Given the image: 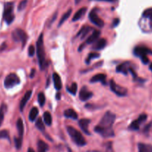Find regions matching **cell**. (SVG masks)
I'll use <instances>...</instances> for the list:
<instances>
[{
	"label": "cell",
	"mask_w": 152,
	"mask_h": 152,
	"mask_svg": "<svg viewBox=\"0 0 152 152\" xmlns=\"http://www.w3.org/2000/svg\"><path fill=\"white\" fill-rule=\"evenodd\" d=\"M116 120V115L110 111H107L103 116L98 125L95 127V132L104 137H111L114 136L113 126Z\"/></svg>",
	"instance_id": "6da1fadb"
},
{
	"label": "cell",
	"mask_w": 152,
	"mask_h": 152,
	"mask_svg": "<svg viewBox=\"0 0 152 152\" xmlns=\"http://www.w3.org/2000/svg\"><path fill=\"white\" fill-rule=\"evenodd\" d=\"M37 55L38 58L39 65L41 70H44L46 68V53H45L44 45H43V36L40 34L37 42Z\"/></svg>",
	"instance_id": "7a4b0ae2"
},
{
	"label": "cell",
	"mask_w": 152,
	"mask_h": 152,
	"mask_svg": "<svg viewBox=\"0 0 152 152\" xmlns=\"http://www.w3.org/2000/svg\"><path fill=\"white\" fill-rule=\"evenodd\" d=\"M66 129L67 132L69 134V136L71 137L72 140L75 142V143H76L79 146H83V145H86V140H85V138L83 137L82 134L79 131L76 130L75 129H74L72 126H68Z\"/></svg>",
	"instance_id": "3957f363"
},
{
	"label": "cell",
	"mask_w": 152,
	"mask_h": 152,
	"mask_svg": "<svg viewBox=\"0 0 152 152\" xmlns=\"http://www.w3.org/2000/svg\"><path fill=\"white\" fill-rule=\"evenodd\" d=\"M13 3L7 2L4 4V13H3V18L7 24H10L14 19V15H13Z\"/></svg>",
	"instance_id": "277c9868"
},
{
	"label": "cell",
	"mask_w": 152,
	"mask_h": 152,
	"mask_svg": "<svg viewBox=\"0 0 152 152\" xmlns=\"http://www.w3.org/2000/svg\"><path fill=\"white\" fill-rule=\"evenodd\" d=\"M20 83L19 77L15 74H10L6 77L4 81V87L6 88H11Z\"/></svg>",
	"instance_id": "5b68a950"
},
{
	"label": "cell",
	"mask_w": 152,
	"mask_h": 152,
	"mask_svg": "<svg viewBox=\"0 0 152 152\" xmlns=\"http://www.w3.org/2000/svg\"><path fill=\"white\" fill-rule=\"evenodd\" d=\"M12 37L15 42H21L23 46L25 45L27 38H28L26 33L22 31V29H19V28L13 31V32L12 33Z\"/></svg>",
	"instance_id": "8992f818"
},
{
	"label": "cell",
	"mask_w": 152,
	"mask_h": 152,
	"mask_svg": "<svg viewBox=\"0 0 152 152\" xmlns=\"http://www.w3.org/2000/svg\"><path fill=\"white\" fill-rule=\"evenodd\" d=\"M110 89L113 92H114L116 95L119 96H125L127 94V89L125 88L121 87L119 85L116 84L113 80H110Z\"/></svg>",
	"instance_id": "52a82bcc"
},
{
	"label": "cell",
	"mask_w": 152,
	"mask_h": 152,
	"mask_svg": "<svg viewBox=\"0 0 152 152\" xmlns=\"http://www.w3.org/2000/svg\"><path fill=\"white\" fill-rule=\"evenodd\" d=\"M89 20H90L94 25L99 27V28H102V27L104 25V22H103V20L98 17V16L96 13V11H95V10H92V11L89 13Z\"/></svg>",
	"instance_id": "ba28073f"
},
{
	"label": "cell",
	"mask_w": 152,
	"mask_h": 152,
	"mask_svg": "<svg viewBox=\"0 0 152 152\" xmlns=\"http://www.w3.org/2000/svg\"><path fill=\"white\" fill-rule=\"evenodd\" d=\"M146 119H147V115L146 114H142L139 117V118L137 120H134V122L131 123V126H129V129L133 131H137L139 129L140 124L145 121Z\"/></svg>",
	"instance_id": "9c48e42d"
},
{
	"label": "cell",
	"mask_w": 152,
	"mask_h": 152,
	"mask_svg": "<svg viewBox=\"0 0 152 152\" xmlns=\"http://www.w3.org/2000/svg\"><path fill=\"white\" fill-rule=\"evenodd\" d=\"M92 96V93L89 91L86 87H83L79 93V98L81 101H86Z\"/></svg>",
	"instance_id": "30bf717a"
},
{
	"label": "cell",
	"mask_w": 152,
	"mask_h": 152,
	"mask_svg": "<svg viewBox=\"0 0 152 152\" xmlns=\"http://www.w3.org/2000/svg\"><path fill=\"white\" fill-rule=\"evenodd\" d=\"M150 52V50L145 47H137L134 48V53L136 56H139V57H143V56H146V55Z\"/></svg>",
	"instance_id": "8fae6325"
},
{
	"label": "cell",
	"mask_w": 152,
	"mask_h": 152,
	"mask_svg": "<svg viewBox=\"0 0 152 152\" xmlns=\"http://www.w3.org/2000/svg\"><path fill=\"white\" fill-rule=\"evenodd\" d=\"M90 123V120H87V119H82L79 121L78 124L80 128L81 129V130L84 132L86 134H90L89 130H88V128H89V124Z\"/></svg>",
	"instance_id": "7c38bea8"
},
{
	"label": "cell",
	"mask_w": 152,
	"mask_h": 152,
	"mask_svg": "<svg viewBox=\"0 0 152 152\" xmlns=\"http://www.w3.org/2000/svg\"><path fill=\"white\" fill-rule=\"evenodd\" d=\"M31 94H32V91H31V90L28 91L25 94V95H24L23 97H22V100H21V102H20V105H19V108H20L21 111H23V109H24V108H25V105H26L27 102H28V99L31 98Z\"/></svg>",
	"instance_id": "4fadbf2b"
},
{
	"label": "cell",
	"mask_w": 152,
	"mask_h": 152,
	"mask_svg": "<svg viewBox=\"0 0 152 152\" xmlns=\"http://www.w3.org/2000/svg\"><path fill=\"white\" fill-rule=\"evenodd\" d=\"M100 36V31L98 30H94L92 34L86 39V44H92V43L95 42L98 40V37Z\"/></svg>",
	"instance_id": "5bb4252c"
},
{
	"label": "cell",
	"mask_w": 152,
	"mask_h": 152,
	"mask_svg": "<svg viewBox=\"0 0 152 152\" xmlns=\"http://www.w3.org/2000/svg\"><path fill=\"white\" fill-rule=\"evenodd\" d=\"M53 81L55 88L58 91L61 90L62 88V82H61V79L59 74H58L57 73H55L53 74Z\"/></svg>",
	"instance_id": "9a60e30c"
},
{
	"label": "cell",
	"mask_w": 152,
	"mask_h": 152,
	"mask_svg": "<svg viewBox=\"0 0 152 152\" xmlns=\"http://www.w3.org/2000/svg\"><path fill=\"white\" fill-rule=\"evenodd\" d=\"M106 45H107V41H106V39H100L97 40V41L95 42L92 48L95 49V50H101V49H103L105 47Z\"/></svg>",
	"instance_id": "2e32d148"
},
{
	"label": "cell",
	"mask_w": 152,
	"mask_h": 152,
	"mask_svg": "<svg viewBox=\"0 0 152 152\" xmlns=\"http://www.w3.org/2000/svg\"><path fill=\"white\" fill-rule=\"evenodd\" d=\"M106 80V75L104 74H98L96 75L93 76L90 80L91 83H96V82H101L104 83Z\"/></svg>",
	"instance_id": "e0dca14e"
},
{
	"label": "cell",
	"mask_w": 152,
	"mask_h": 152,
	"mask_svg": "<svg viewBox=\"0 0 152 152\" xmlns=\"http://www.w3.org/2000/svg\"><path fill=\"white\" fill-rule=\"evenodd\" d=\"M86 11V7H81V8L79 9V10L76 12L75 14L74 15V16H73V18H72L73 22H75V21L79 20V19H80V18H81L82 16L85 14Z\"/></svg>",
	"instance_id": "ac0fdd59"
},
{
	"label": "cell",
	"mask_w": 152,
	"mask_h": 152,
	"mask_svg": "<svg viewBox=\"0 0 152 152\" xmlns=\"http://www.w3.org/2000/svg\"><path fill=\"white\" fill-rule=\"evenodd\" d=\"M16 128H17L18 133H19V137L22 139V136H23L24 133V125L21 118H19L16 121Z\"/></svg>",
	"instance_id": "d6986e66"
},
{
	"label": "cell",
	"mask_w": 152,
	"mask_h": 152,
	"mask_svg": "<svg viewBox=\"0 0 152 152\" xmlns=\"http://www.w3.org/2000/svg\"><path fill=\"white\" fill-rule=\"evenodd\" d=\"M64 116L67 118H71L73 120H77L78 116L77 114L73 109H67L64 111Z\"/></svg>",
	"instance_id": "ffe728a7"
},
{
	"label": "cell",
	"mask_w": 152,
	"mask_h": 152,
	"mask_svg": "<svg viewBox=\"0 0 152 152\" xmlns=\"http://www.w3.org/2000/svg\"><path fill=\"white\" fill-rule=\"evenodd\" d=\"M49 150V145L43 142V140H39L37 142V151L38 152H47Z\"/></svg>",
	"instance_id": "44dd1931"
},
{
	"label": "cell",
	"mask_w": 152,
	"mask_h": 152,
	"mask_svg": "<svg viewBox=\"0 0 152 152\" xmlns=\"http://www.w3.org/2000/svg\"><path fill=\"white\" fill-rule=\"evenodd\" d=\"M128 63L127 62H125V63H122L121 65H119V66H117L116 68V71L119 73H122V74H125L127 75L128 74V71L129 70V68H128Z\"/></svg>",
	"instance_id": "7402d4cb"
},
{
	"label": "cell",
	"mask_w": 152,
	"mask_h": 152,
	"mask_svg": "<svg viewBox=\"0 0 152 152\" xmlns=\"http://www.w3.org/2000/svg\"><path fill=\"white\" fill-rule=\"evenodd\" d=\"M38 113H39V111L37 108L34 107V108H31V111H30L29 113V116H28V118H29L30 121L34 122V120H36V118H37V115H38Z\"/></svg>",
	"instance_id": "603a6c76"
},
{
	"label": "cell",
	"mask_w": 152,
	"mask_h": 152,
	"mask_svg": "<svg viewBox=\"0 0 152 152\" xmlns=\"http://www.w3.org/2000/svg\"><path fill=\"white\" fill-rule=\"evenodd\" d=\"M91 29H92V28H89V27H87V26L83 27V28H81V30L79 31L78 34H77V37L80 36L81 39H83L86 35H87V34H89V32L91 31Z\"/></svg>",
	"instance_id": "cb8c5ba5"
},
{
	"label": "cell",
	"mask_w": 152,
	"mask_h": 152,
	"mask_svg": "<svg viewBox=\"0 0 152 152\" xmlns=\"http://www.w3.org/2000/svg\"><path fill=\"white\" fill-rule=\"evenodd\" d=\"M139 152H152V148L149 145L143 143H139L138 145Z\"/></svg>",
	"instance_id": "d4e9b609"
},
{
	"label": "cell",
	"mask_w": 152,
	"mask_h": 152,
	"mask_svg": "<svg viewBox=\"0 0 152 152\" xmlns=\"http://www.w3.org/2000/svg\"><path fill=\"white\" fill-rule=\"evenodd\" d=\"M43 120H44L45 123H46L47 126H51L52 123V115H51L49 111H46L43 114Z\"/></svg>",
	"instance_id": "484cf974"
},
{
	"label": "cell",
	"mask_w": 152,
	"mask_h": 152,
	"mask_svg": "<svg viewBox=\"0 0 152 152\" xmlns=\"http://www.w3.org/2000/svg\"><path fill=\"white\" fill-rule=\"evenodd\" d=\"M72 11V9H69V10H67V11L63 15V16L61 17V20H60V22H59V25H58V26H61V25H62L64 23V22H66V21L68 19V18L69 17L70 15H71Z\"/></svg>",
	"instance_id": "4316f807"
},
{
	"label": "cell",
	"mask_w": 152,
	"mask_h": 152,
	"mask_svg": "<svg viewBox=\"0 0 152 152\" xmlns=\"http://www.w3.org/2000/svg\"><path fill=\"white\" fill-rule=\"evenodd\" d=\"M67 90H68V91L69 92V93H71L72 94H75L77 90V85L75 83H73L70 87L67 88Z\"/></svg>",
	"instance_id": "83f0119b"
},
{
	"label": "cell",
	"mask_w": 152,
	"mask_h": 152,
	"mask_svg": "<svg viewBox=\"0 0 152 152\" xmlns=\"http://www.w3.org/2000/svg\"><path fill=\"white\" fill-rule=\"evenodd\" d=\"M37 99H38V102L40 104V106H43L46 102V97H45V95L43 93H40L38 94V97H37Z\"/></svg>",
	"instance_id": "f1b7e54d"
},
{
	"label": "cell",
	"mask_w": 152,
	"mask_h": 152,
	"mask_svg": "<svg viewBox=\"0 0 152 152\" xmlns=\"http://www.w3.org/2000/svg\"><path fill=\"white\" fill-rule=\"evenodd\" d=\"M36 127L39 129L40 131H44L45 130V126L43 123V120L41 118L37 119L36 121Z\"/></svg>",
	"instance_id": "f546056e"
},
{
	"label": "cell",
	"mask_w": 152,
	"mask_h": 152,
	"mask_svg": "<svg viewBox=\"0 0 152 152\" xmlns=\"http://www.w3.org/2000/svg\"><path fill=\"white\" fill-rule=\"evenodd\" d=\"M100 56V54L98 53H90L89 54V56H87V58H86V63H89L90 62V61L92 60V59H95V58H98Z\"/></svg>",
	"instance_id": "4dcf8cb0"
},
{
	"label": "cell",
	"mask_w": 152,
	"mask_h": 152,
	"mask_svg": "<svg viewBox=\"0 0 152 152\" xmlns=\"http://www.w3.org/2000/svg\"><path fill=\"white\" fill-rule=\"evenodd\" d=\"M14 142H15V145H16V148L17 149H20L21 146H22V139L20 137H15L14 138Z\"/></svg>",
	"instance_id": "1f68e13d"
},
{
	"label": "cell",
	"mask_w": 152,
	"mask_h": 152,
	"mask_svg": "<svg viewBox=\"0 0 152 152\" xmlns=\"http://www.w3.org/2000/svg\"><path fill=\"white\" fill-rule=\"evenodd\" d=\"M27 3H28V0H22V1H21L19 5H18V10L20 11V10H24L25 7H26Z\"/></svg>",
	"instance_id": "d6a6232c"
},
{
	"label": "cell",
	"mask_w": 152,
	"mask_h": 152,
	"mask_svg": "<svg viewBox=\"0 0 152 152\" xmlns=\"http://www.w3.org/2000/svg\"><path fill=\"white\" fill-rule=\"evenodd\" d=\"M0 139H9V133L7 130L0 132Z\"/></svg>",
	"instance_id": "836d02e7"
},
{
	"label": "cell",
	"mask_w": 152,
	"mask_h": 152,
	"mask_svg": "<svg viewBox=\"0 0 152 152\" xmlns=\"http://www.w3.org/2000/svg\"><path fill=\"white\" fill-rule=\"evenodd\" d=\"M143 16H145V17H148L152 21V8L146 10L143 13Z\"/></svg>",
	"instance_id": "e575fe53"
},
{
	"label": "cell",
	"mask_w": 152,
	"mask_h": 152,
	"mask_svg": "<svg viewBox=\"0 0 152 152\" xmlns=\"http://www.w3.org/2000/svg\"><path fill=\"white\" fill-rule=\"evenodd\" d=\"M35 53V48L33 45H31L28 48V55L29 56H33Z\"/></svg>",
	"instance_id": "d590c367"
},
{
	"label": "cell",
	"mask_w": 152,
	"mask_h": 152,
	"mask_svg": "<svg viewBox=\"0 0 152 152\" xmlns=\"http://www.w3.org/2000/svg\"><path fill=\"white\" fill-rule=\"evenodd\" d=\"M3 120H4V112H3L2 109H0V126H1V123H2Z\"/></svg>",
	"instance_id": "8d00e7d4"
},
{
	"label": "cell",
	"mask_w": 152,
	"mask_h": 152,
	"mask_svg": "<svg viewBox=\"0 0 152 152\" xmlns=\"http://www.w3.org/2000/svg\"><path fill=\"white\" fill-rule=\"evenodd\" d=\"M119 19H115L114 20H113V27L114 28V27L117 26L118 25H119Z\"/></svg>",
	"instance_id": "74e56055"
},
{
	"label": "cell",
	"mask_w": 152,
	"mask_h": 152,
	"mask_svg": "<svg viewBox=\"0 0 152 152\" xmlns=\"http://www.w3.org/2000/svg\"><path fill=\"white\" fill-rule=\"evenodd\" d=\"M34 74H35V70L32 69V71H31V77L32 78L34 77Z\"/></svg>",
	"instance_id": "f35d334b"
},
{
	"label": "cell",
	"mask_w": 152,
	"mask_h": 152,
	"mask_svg": "<svg viewBox=\"0 0 152 152\" xmlns=\"http://www.w3.org/2000/svg\"><path fill=\"white\" fill-rule=\"evenodd\" d=\"M56 98H57V99H61V94H59V93L57 94Z\"/></svg>",
	"instance_id": "ab89813d"
},
{
	"label": "cell",
	"mask_w": 152,
	"mask_h": 152,
	"mask_svg": "<svg viewBox=\"0 0 152 152\" xmlns=\"http://www.w3.org/2000/svg\"><path fill=\"white\" fill-rule=\"evenodd\" d=\"M28 152H34V150L32 149V148H28Z\"/></svg>",
	"instance_id": "60d3db41"
},
{
	"label": "cell",
	"mask_w": 152,
	"mask_h": 152,
	"mask_svg": "<svg viewBox=\"0 0 152 152\" xmlns=\"http://www.w3.org/2000/svg\"><path fill=\"white\" fill-rule=\"evenodd\" d=\"M101 1H115L116 0H101Z\"/></svg>",
	"instance_id": "b9f144b4"
},
{
	"label": "cell",
	"mask_w": 152,
	"mask_h": 152,
	"mask_svg": "<svg viewBox=\"0 0 152 152\" xmlns=\"http://www.w3.org/2000/svg\"><path fill=\"white\" fill-rule=\"evenodd\" d=\"M75 4H78L80 1V0H75Z\"/></svg>",
	"instance_id": "7bdbcfd3"
},
{
	"label": "cell",
	"mask_w": 152,
	"mask_h": 152,
	"mask_svg": "<svg viewBox=\"0 0 152 152\" xmlns=\"http://www.w3.org/2000/svg\"><path fill=\"white\" fill-rule=\"evenodd\" d=\"M68 152H72V150L70 149L69 148H68Z\"/></svg>",
	"instance_id": "ee69618b"
},
{
	"label": "cell",
	"mask_w": 152,
	"mask_h": 152,
	"mask_svg": "<svg viewBox=\"0 0 152 152\" xmlns=\"http://www.w3.org/2000/svg\"><path fill=\"white\" fill-rule=\"evenodd\" d=\"M150 69L151 70V71H152V64H151V65H150Z\"/></svg>",
	"instance_id": "f6af8a7d"
}]
</instances>
